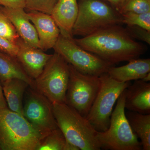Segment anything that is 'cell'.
Wrapping results in <instances>:
<instances>
[{"mask_svg":"<svg viewBox=\"0 0 150 150\" xmlns=\"http://www.w3.org/2000/svg\"><path fill=\"white\" fill-rule=\"evenodd\" d=\"M78 45L112 64L138 59L147 47L136 41L121 25L100 30L91 35L74 38Z\"/></svg>","mask_w":150,"mask_h":150,"instance_id":"cell-1","label":"cell"},{"mask_svg":"<svg viewBox=\"0 0 150 150\" xmlns=\"http://www.w3.org/2000/svg\"><path fill=\"white\" fill-rule=\"evenodd\" d=\"M58 127L67 141L81 150L101 149L98 131L86 117L66 103H53Z\"/></svg>","mask_w":150,"mask_h":150,"instance_id":"cell-2","label":"cell"},{"mask_svg":"<svg viewBox=\"0 0 150 150\" xmlns=\"http://www.w3.org/2000/svg\"><path fill=\"white\" fill-rule=\"evenodd\" d=\"M43 137L23 115L0 110V148L1 150H35Z\"/></svg>","mask_w":150,"mask_h":150,"instance_id":"cell-3","label":"cell"},{"mask_svg":"<svg viewBox=\"0 0 150 150\" xmlns=\"http://www.w3.org/2000/svg\"><path fill=\"white\" fill-rule=\"evenodd\" d=\"M79 11L73 35L86 37L106 28L123 24L122 16L103 0H78Z\"/></svg>","mask_w":150,"mask_h":150,"instance_id":"cell-4","label":"cell"},{"mask_svg":"<svg viewBox=\"0 0 150 150\" xmlns=\"http://www.w3.org/2000/svg\"><path fill=\"white\" fill-rule=\"evenodd\" d=\"M126 89L120 95L110 116V124L104 132H98L100 149L108 150H141V142L131 129L125 113Z\"/></svg>","mask_w":150,"mask_h":150,"instance_id":"cell-5","label":"cell"},{"mask_svg":"<svg viewBox=\"0 0 150 150\" xmlns=\"http://www.w3.org/2000/svg\"><path fill=\"white\" fill-rule=\"evenodd\" d=\"M99 77L100 82L99 91L86 118L98 132H104L109 127L115 102L131 83L130 81H117L107 73Z\"/></svg>","mask_w":150,"mask_h":150,"instance_id":"cell-6","label":"cell"},{"mask_svg":"<svg viewBox=\"0 0 150 150\" xmlns=\"http://www.w3.org/2000/svg\"><path fill=\"white\" fill-rule=\"evenodd\" d=\"M69 74V64L55 52L42 73L34 80L35 89L52 103H66Z\"/></svg>","mask_w":150,"mask_h":150,"instance_id":"cell-7","label":"cell"},{"mask_svg":"<svg viewBox=\"0 0 150 150\" xmlns=\"http://www.w3.org/2000/svg\"><path fill=\"white\" fill-rule=\"evenodd\" d=\"M68 64L85 74L100 76L114 66L78 45L74 38H67L60 34L54 48Z\"/></svg>","mask_w":150,"mask_h":150,"instance_id":"cell-8","label":"cell"},{"mask_svg":"<svg viewBox=\"0 0 150 150\" xmlns=\"http://www.w3.org/2000/svg\"><path fill=\"white\" fill-rule=\"evenodd\" d=\"M66 93V104L86 117L100 87L99 77L80 72L71 65Z\"/></svg>","mask_w":150,"mask_h":150,"instance_id":"cell-9","label":"cell"},{"mask_svg":"<svg viewBox=\"0 0 150 150\" xmlns=\"http://www.w3.org/2000/svg\"><path fill=\"white\" fill-rule=\"evenodd\" d=\"M28 87L25 92L23 103V116L43 138L59 128L53 112V104L35 89Z\"/></svg>","mask_w":150,"mask_h":150,"instance_id":"cell-10","label":"cell"},{"mask_svg":"<svg viewBox=\"0 0 150 150\" xmlns=\"http://www.w3.org/2000/svg\"><path fill=\"white\" fill-rule=\"evenodd\" d=\"M18 51L16 58L27 74L35 80L40 74L52 54L26 43L21 38L16 43Z\"/></svg>","mask_w":150,"mask_h":150,"instance_id":"cell-11","label":"cell"},{"mask_svg":"<svg viewBox=\"0 0 150 150\" xmlns=\"http://www.w3.org/2000/svg\"><path fill=\"white\" fill-rule=\"evenodd\" d=\"M29 11L26 14L37 31L40 49L44 51L54 48L60 35V30L54 19L48 14Z\"/></svg>","mask_w":150,"mask_h":150,"instance_id":"cell-12","label":"cell"},{"mask_svg":"<svg viewBox=\"0 0 150 150\" xmlns=\"http://www.w3.org/2000/svg\"><path fill=\"white\" fill-rule=\"evenodd\" d=\"M0 10L12 23L22 39L29 45L40 48L37 31L24 8H11L1 6Z\"/></svg>","mask_w":150,"mask_h":150,"instance_id":"cell-13","label":"cell"},{"mask_svg":"<svg viewBox=\"0 0 150 150\" xmlns=\"http://www.w3.org/2000/svg\"><path fill=\"white\" fill-rule=\"evenodd\" d=\"M79 11L78 0H57L51 15L58 25L60 34L73 38L72 30Z\"/></svg>","mask_w":150,"mask_h":150,"instance_id":"cell-14","label":"cell"},{"mask_svg":"<svg viewBox=\"0 0 150 150\" xmlns=\"http://www.w3.org/2000/svg\"><path fill=\"white\" fill-rule=\"evenodd\" d=\"M125 107L129 111L150 114V82L137 80L126 88Z\"/></svg>","mask_w":150,"mask_h":150,"instance_id":"cell-15","label":"cell"},{"mask_svg":"<svg viewBox=\"0 0 150 150\" xmlns=\"http://www.w3.org/2000/svg\"><path fill=\"white\" fill-rule=\"evenodd\" d=\"M124 66L109 68L107 74L117 81L127 82L142 79L150 72V59H133Z\"/></svg>","mask_w":150,"mask_h":150,"instance_id":"cell-16","label":"cell"},{"mask_svg":"<svg viewBox=\"0 0 150 150\" xmlns=\"http://www.w3.org/2000/svg\"><path fill=\"white\" fill-rule=\"evenodd\" d=\"M1 85L9 109L23 115V98L29 85L25 81L18 79L8 80Z\"/></svg>","mask_w":150,"mask_h":150,"instance_id":"cell-17","label":"cell"},{"mask_svg":"<svg viewBox=\"0 0 150 150\" xmlns=\"http://www.w3.org/2000/svg\"><path fill=\"white\" fill-rule=\"evenodd\" d=\"M13 79L22 80L35 89L34 80L27 74L16 58L0 51L1 83Z\"/></svg>","mask_w":150,"mask_h":150,"instance_id":"cell-18","label":"cell"},{"mask_svg":"<svg viewBox=\"0 0 150 150\" xmlns=\"http://www.w3.org/2000/svg\"><path fill=\"white\" fill-rule=\"evenodd\" d=\"M126 115L131 129L140 139L142 150H150V114L129 110Z\"/></svg>","mask_w":150,"mask_h":150,"instance_id":"cell-19","label":"cell"},{"mask_svg":"<svg viewBox=\"0 0 150 150\" xmlns=\"http://www.w3.org/2000/svg\"><path fill=\"white\" fill-rule=\"evenodd\" d=\"M67 142L64 134L58 128L43 137L35 150H65Z\"/></svg>","mask_w":150,"mask_h":150,"instance_id":"cell-20","label":"cell"},{"mask_svg":"<svg viewBox=\"0 0 150 150\" xmlns=\"http://www.w3.org/2000/svg\"><path fill=\"white\" fill-rule=\"evenodd\" d=\"M121 15L123 24L136 25L150 31V12L143 13H127Z\"/></svg>","mask_w":150,"mask_h":150,"instance_id":"cell-21","label":"cell"},{"mask_svg":"<svg viewBox=\"0 0 150 150\" xmlns=\"http://www.w3.org/2000/svg\"><path fill=\"white\" fill-rule=\"evenodd\" d=\"M0 36L16 44L20 36L10 20L0 10Z\"/></svg>","mask_w":150,"mask_h":150,"instance_id":"cell-22","label":"cell"},{"mask_svg":"<svg viewBox=\"0 0 150 150\" xmlns=\"http://www.w3.org/2000/svg\"><path fill=\"white\" fill-rule=\"evenodd\" d=\"M150 12V0H126L120 10L122 15L127 13H143Z\"/></svg>","mask_w":150,"mask_h":150,"instance_id":"cell-23","label":"cell"},{"mask_svg":"<svg viewBox=\"0 0 150 150\" xmlns=\"http://www.w3.org/2000/svg\"><path fill=\"white\" fill-rule=\"evenodd\" d=\"M57 0H25V8L51 14Z\"/></svg>","mask_w":150,"mask_h":150,"instance_id":"cell-24","label":"cell"},{"mask_svg":"<svg viewBox=\"0 0 150 150\" xmlns=\"http://www.w3.org/2000/svg\"><path fill=\"white\" fill-rule=\"evenodd\" d=\"M125 28L132 38L150 44V31L136 25H126Z\"/></svg>","mask_w":150,"mask_h":150,"instance_id":"cell-25","label":"cell"},{"mask_svg":"<svg viewBox=\"0 0 150 150\" xmlns=\"http://www.w3.org/2000/svg\"><path fill=\"white\" fill-rule=\"evenodd\" d=\"M0 51L16 58L18 47L16 44L0 36Z\"/></svg>","mask_w":150,"mask_h":150,"instance_id":"cell-26","label":"cell"},{"mask_svg":"<svg viewBox=\"0 0 150 150\" xmlns=\"http://www.w3.org/2000/svg\"><path fill=\"white\" fill-rule=\"evenodd\" d=\"M25 0H0V5L11 8H25Z\"/></svg>","mask_w":150,"mask_h":150,"instance_id":"cell-27","label":"cell"},{"mask_svg":"<svg viewBox=\"0 0 150 150\" xmlns=\"http://www.w3.org/2000/svg\"><path fill=\"white\" fill-rule=\"evenodd\" d=\"M103 1L109 3L115 10L119 12L126 0H103Z\"/></svg>","mask_w":150,"mask_h":150,"instance_id":"cell-28","label":"cell"},{"mask_svg":"<svg viewBox=\"0 0 150 150\" xmlns=\"http://www.w3.org/2000/svg\"><path fill=\"white\" fill-rule=\"evenodd\" d=\"M7 108L8 107L3 93L2 87L0 84V110Z\"/></svg>","mask_w":150,"mask_h":150,"instance_id":"cell-29","label":"cell"},{"mask_svg":"<svg viewBox=\"0 0 150 150\" xmlns=\"http://www.w3.org/2000/svg\"><path fill=\"white\" fill-rule=\"evenodd\" d=\"M141 80H142L143 81H144L145 82H149L150 81V72L147 74Z\"/></svg>","mask_w":150,"mask_h":150,"instance_id":"cell-30","label":"cell"},{"mask_svg":"<svg viewBox=\"0 0 150 150\" xmlns=\"http://www.w3.org/2000/svg\"><path fill=\"white\" fill-rule=\"evenodd\" d=\"M1 150V148H0V150Z\"/></svg>","mask_w":150,"mask_h":150,"instance_id":"cell-31","label":"cell"},{"mask_svg":"<svg viewBox=\"0 0 150 150\" xmlns=\"http://www.w3.org/2000/svg\"><path fill=\"white\" fill-rule=\"evenodd\" d=\"M0 6H1V5H0Z\"/></svg>","mask_w":150,"mask_h":150,"instance_id":"cell-32","label":"cell"}]
</instances>
